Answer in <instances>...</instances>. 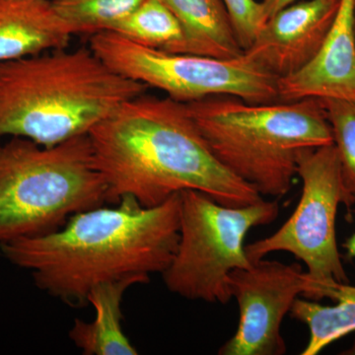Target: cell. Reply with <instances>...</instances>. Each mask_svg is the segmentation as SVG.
<instances>
[{"label":"cell","mask_w":355,"mask_h":355,"mask_svg":"<svg viewBox=\"0 0 355 355\" xmlns=\"http://www.w3.org/2000/svg\"><path fill=\"white\" fill-rule=\"evenodd\" d=\"M180 214V193L153 207L127 196L114 207L77 212L48 234L1 243L0 254L30 270L41 291L80 307L103 282L137 277L147 284L164 272L176 253Z\"/></svg>","instance_id":"6da1fadb"},{"label":"cell","mask_w":355,"mask_h":355,"mask_svg":"<svg viewBox=\"0 0 355 355\" xmlns=\"http://www.w3.org/2000/svg\"><path fill=\"white\" fill-rule=\"evenodd\" d=\"M108 202L132 197L144 207L187 190L242 207L263 200L217 160L189 113L169 97L132 98L88 135Z\"/></svg>","instance_id":"7a4b0ae2"},{"label":"cell","mask_w":355,"mask_h":355,"mask_svg":"<svg viewBox=\"0 0 355 355\" xmlns=\"http://www.w3.org/2000/svg\"><path fill=\"white\" fill-rule=\"evenodd\" d=\"M147 88L83 48L1 62L0 139L23 137L51 147L88 135Z\"/></svg>","instance_id":"3957f363"},{"label":"cell","mask_w":355,"mask_h":355,"mask_svg":"<svg viewBox=\"0 0 355 355\" xmlns=\"http://www.w3.org/2000/svg\"><path fill=\"white\" fill-rule=\"evenodd\" d=\"M186 105L217 160L263 197L286 196L303 151L334 144L317 98L252 104L219 95Z\"/></svg>","instance_id":"277c9868"},{"label":"cell","mask_w":355,"mask_h":355,"mask_svg":"<svg viewBox=\"0 0 355 355\" xmlns=\"http://www.w3.org/2000/svg\"><path fill=\"white\" fill-rule=\"evenodd\" d=\"M88 135L55 146L23 137L0 142V244L58 230L108 202Z\"/></svg>","instance_id":"5b68a950"},{"label":"cell","mask_w":355,"mask_h":355,"mask_svg":"<svg viewBox=\"0 0 355 355\" xmlns=\"http://www.w3.org/2000/svg\"><path fill=\"white\" fill-rule=\"evenodd\" d=\"M181 214L176 253L162 275L168 291L188 300L227 304L229 275L252 266L245 240L251 229L272 223L277 202L242 207L217 202L202 191L180 193Z\"/></svg>","instance_id":"8992f818"},{"label":"cell","mask_w":355,"mask_h":355,"mask_svg":"<svg viewBox=\"0 0 355 355\" xmlns=\"http://www.w3.org/2000/svg\"><path fill=\"white\" fill-rule=\"evenodd\" d=\"M90 50L125 78L163 91L174 101L234 96L252 104L279 102V78L244 55L232 60L147 48L112 31L90 39Z\"/></svg>","instance_id":"52a82bcc"},{"label":"cell","mask_w":355,"mask_h":355,"mask_svg":"<svg viewBox=\"0 0 355 355\" xmlns=\"http://www.w3.org/2000/svg\"><path fill=\"white\" fill-rule=\"evenodd\" d=\"M297 175L302 193L292 216L273 234L245 249L252 263L275 252L293 254L307 266L310 282L304 297L319 301L327 286L349 282L336 243V219L340 205L349 211L355 198L345 190L335 144L303 151Z\"/></svg>","instance_id":"ba28073f"},{"label":"cell","mask_w":355,"mask_h":355,"mask_svg":"<svg viewBox=\"0 0 355 355\" xmlns=\"http://www.w3.org/2000/svg\"><path fill=\"white\" fill-rule=\"evenodd\" d=\"M309 279L299 263L261 260L229 275L232 298L239 305L237 330L219 349L220 355L286 354L282 324L300 294L309 289Z\"/></svg>","instance_id":"9c48e42d"},{"label":"cell","mask_w":355,"mask_h":355,"mask_svg":"<svg viewBox=\"0 0 355 355\" xmlns=\"http://www.w3.org/2000/svg\"><path fill=\"white\" fill-rule=\"evenodd\" d=\"M340 0H308L266 20L244 55L277 78L304 69L321 50Z\"/></svg>","instance_id":"30bf717a"},{"label":"cell","mask_w":355,"mask_h":355,"mask_svg":"<svg viewBox=\"0 0 355 355\" xmlns=\"http://www.w3.org/2000/svg\"><path fill=\"white\" fill-rule=\"evenodd\" d=\"M280 102L307 98L355 101L354 0H340L321 50L304 69L279 79Z\"/></svg>","instance_id":"8fae6325"},{"label":"cell","mask_w":355,"mask_h":355,"mask_svg":"<svg viewBox=\"0 0 355 355\" xmlns=\"http://www.w3.org/2000/svg\"><path fill=\"white\" fill-rule=\"evenodd\" d=\"M72 36L51 0H0V64L67 48Z\"/></svg>","instance_id":"7c38bea8"},{"label":"cell","mask_w":355,"mask_h":355,"mask_svg":"<svg viewBox=\"0 0 355 355\" xmlns=\"http://www.w3.org/2000/svg\"><path fill=\"white\" fill-rule=\"evenodd\" d=\"M144 284L137 277L103 282L91 289L87 301L94 307L92 322L76 319L69 338L86 355H137V349L123 333L121 302L130 287Z\"/></svg>","instance_id":"4fadbf2b"},{"label":"cell","mask_w":355,"mask_h":355,"mask_svg":"<svg viewBox=\"0 0 355 355\" xmlns=\"http://www.w3.org/2000/svg\"><path fill=\"white\" fill-rule=\"evenodd\" d=\"M183 27L191 55L232 60L244 51L222 0H161Z\"/></svg>","instance_id":"5bb4252c"},{"label":"cell","mask_w":355,"mask_h":355,"mask_svg":"<svg viewBox=\"0 0 355 355\" xmlns=\"http://www.w3.org/2000/svg\"><path fill=\"white\" fill-rule=\"evenodd\" d=\"M323 298H330L336 304L324 306L310 299L297 298L289 312L291 318L309 328V340L302 355L319 354L355 331V286L335 282L322 291Z\"/></svg>","instance_id":"9a60e30c"},{"label":"cell","mask_w":355,"mask_h":355,"mask_svg":"<svg viewBox=\"0 0 355 355\" xmlns=\"http://www.w3.org/2000/svg\"><path fill=\"white\" fill-rule=\"evenodd\" d=\"M112 32L147 48L191 55L181 23L161 0H144Z\"/></svg>","instance_id":"2e32d148"},{"label":"cell","mask_w":355,"mask_h":355,"mask_svg":"<svg viewBox=\"0 0 355 355\" xmlns=\"http://www.w3.org/2000/svg\"><path fill=\"white\" fill-rule=\"evenodd\" d=\"M144 0H51L74 35L112 31Z\"/></svg>","instance_id":"e0dca14e"},{"label":"cell","mask_w":355,"mask_h":355,"mask_svg":"<svg viewBox=\"0 0 355 355\" xmlns=\"http://www.w3.org/2000/svg\"><path fill=\"white\" fill-rule=\"evenodd\" d=\"M319 100L333 132L345 190L355 198V101L331 98Z\"/></svg>","instance_id":"ac0fdd59"},{"label":"cell","mask_w":355,"mask_h":355,"mask_svg":"<svg viewBox=\"0 0 355 355\" xmlns=\"http://www.w3.org/2000/svg\"><path fill=\"white\" fill-rule=\"evenodd\" d=\"M232 23L236 38L243 51L253 44L266 22L261 2L256 0H222Z\"/></svg>","instance_id":"d6986e66"},{"label":"cell","mask_w":355,"mask_h":355,"mask_svg":"<svg viewBox=\"0 0 355 355\" xmlns=\"http://www.w3.org/2000/svg\"><path fill=\"white\" fill-rule=\"evenodd\" d=\"M296 0H263L261 2L263 6V13H265L266 19L272 17L275 13L279 12L282 9L295 3Z\"/></svg>","instance_id":"ffe728a7"},{"label":"cell","mask_w":355,"mask_h":355,"mask_svg":"<svg viewBox=\"0 0 355 355\" xmlns=\"http://www.w3.org/2000/svg\"><path fill=\"white\" fill-rule=\"evenodd\" d=\"M347 251V257L349 259H355V233L350 236L349 239L343 245Z\"/></svg>","instance_id":"44dd1931"},{"label":"cell","mask_w":355,"mask_h":355,"mask_svg":"<svg viewBox=\"0 0 355 355\" xmlns=\"http://www.w3.org/2000/svg\"><path fill=\"white\" fill-rule=\"evenodd\" d=\"M347 354H355V343H354V347H352V349H349V352H347Z\"/></svg>","instance_id":"7402d4cb"},{"label":"cell","mask_w":355,"mask_h":355,"mask_svg":"<svg viewBox=\"0 0 355 355\" xmlns=\"http://www.w3.org/2000/svg\"><path fill=\"white\" fill-rule=\"evenodd\" d=\"M354 14H355V0H354Z\"/></svg>","instance_id":"603a6c76"}]
</instances>
